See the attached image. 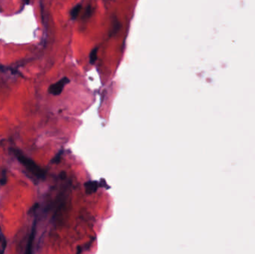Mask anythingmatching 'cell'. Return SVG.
I'll use <instances>...</instances> for the list:
<instances>
[{"label":"cell","instance_id":"cell-7","mask_svg":"<svg viewBox=\"0 0 255 254\" xmlns=\"http://www.w3.org/2000/svg\"><path fill=\"white\" fill-rule=\"evenodd\" d=\"M7 182V179H6V173H5V171H3L2 172V177L0 179V184L1 185H5Z\"/></svg>","mask_w":255,"mask_h":254},{"label":"cell","instance_id":"cell-1","mask_svg":"<svg viewBox=\"0 0 255 254\" xmlns=\"http://www.w3.org/2000/svg\"><path fill=\"white\" fill-rule=\"evenodd\" d=\"M11 151L14 154V155L16 156V159L19 160V162L26 168L28 171L30 172L32 175L36 176L38 178H45L46 175L45 170H43V168H40V166H38L34 161H33L32 159L29 158V157H25V156L23 154L22 152H20L19 150L11 149Z\"/></svg>","mask_w":255,"mask_h":254},{"label":"cell","instance_id":"cell-9","mask_svg":"<svg viewBox=\"0 0 255 254\" xmlns=\"http://www.w3.org/2000/svg\"><path fill=\"white\" fill-rule=\"evenodd\" d=\"M0 241H1V237H0Z\"/></svg>","mask_w":255,"mask_h":254},{"label":"cell","instance_id":"cell-8","mask_svg":"<svg viewBox=\"0 0 255 254\" xmlns=\"http://www.w3.org/2000/svg\"><path fill=\"white\" fill-rule=\"evenodd\" d=\"M24 2H25L26 5H28V4H29L30 1H29V0H24Z\"/></svg>","mask_w":255,"mask_h":254},{"label":"cell","instance_id":"cell-4","mask_svg":"<svg viewBox=\"0 0 255 254\" xmlns=\"http://www.w3.org/2000/svg\"><path fill=\"white\" fill-rule=\"evenodd\" d=\"M35 227H36V224H35V222H34V224H33L32 229H31L30 235H29V241H28V244L26 247V252H25L27 254H30L31 253V247H32V244H33V242H34V236H35Z\"/></svg>","mask_w":255,"mask_h":254},{"label":"cell","instance_id":"cell-3","mask_svg":"<svg viewBox=\"0 0 255 254\" xmlns=\"http://www.w3.org/2000/svg\"><path fill=\"white\" fill-rule=\"evenodd\" d=\"M85 192L87 194H90L96 192L98 189V183L97 181H88L85 183Z\"/></svg>","mask_w":255,"mask_h":254},{"label":"cell","instance_id":"cell-2","mask_svg":"<svg viewBox=\"0 0 255 254\" xmlns=\"http://www.w3.org/2000/svg\"><path fill=\"white\" fill-rule=\"evenodd\" d=\"M69 83H70V79L68 78H63L60 81L53 83L49 87V92L53 96H59L62 92L64 87Z\"/></svg>","mask_w":255,"mask_h":254},{"label":"cell","instance_id":"cell-6","mask_svg":"<svg viewBox=\"0 0 255 254\" xmlns=\"http://www.w3.org/2000/svg\"><path fill=\"white\" fill-rule=\"evenodd\" d=\"M80 10H81V5H76V6H75L72 9L70 14H71L72 19L75 20V18L77 17L78 15H79V13L80 12Z\"/></svg>","mask_w":255,"mask_h":254},{"label":"cell","instance_id":"cell-5","mask_svg":"<svg viewBox=\"0 0 255 254\" xmlns=\"http://www.w3.org/2000/svg\"><path fill=\"white\" fill-rule=\"evenodd\" d=\"M97 55H98V49L97 48H95L91 51L90 55V61L91 64H94L96 61V59H97Z\"/></svg>","mask_w":255,"mask_h":254}]
</instances>
